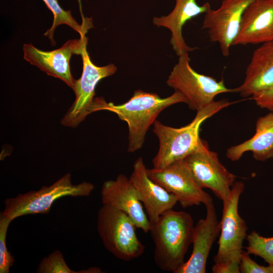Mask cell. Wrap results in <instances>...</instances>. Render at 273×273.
<instances>
[{"label": "cell", "instance_id": "obj_12", "mask_svg": "<svg viewBox=\"0 0 273 273\" xmlns=\"http://www.w3.org/2000/svg\"><path fill=\"white\" fill-rule=\"evenodd\" d=\"M254 0H222L220 7L205 13L202 28L208 30L212 42L219 43L222 54L228 57L240 31L242 16Z\"/></svg>", "mask_w": 273, "mask_h": 273}, {"label": "cell", "instance_id": "obj_19", "mask_svg": "<svg viewBox=\"0 0 273 273\" xmlns=\"http://www.w3.org/2000/svg\"><path fill=\"white\" fill-rule=\"evenodd\" d=\"M248 151L252 152L257 161L273 158V112L258 117L254 135L241 144L231 146L226 150V156L232 161H236Z\"/></svg>", "mask_w": 273, "mask_h": 273}, {"label": "cell", "instance_id": "obj_1", "mask_svg": "<svg viewBox=\"0 0 273 273\" xmlns=\"http://www.w3.org/2000/svg\"><path fill=\"white\" fill-rule=\"evenodd\" d=\"M179 103L187 104L186 97L175 91L169 97L162 98L158 94L135 90L127 102L115 105L107 102L103 97H95L90 109V114L107 110L117 114L128 125L127 151L134 153L141 149L145 141L146 134L160 113L166 108Z\"/></svg>", "mask_w": 273, "mask_h": 273}, {"label": "cell", "instance_id": "obj_4", "mask_svg": "<svg viewBox=\"0 0 273 273\" xmlns=\"http://www.w3.org/2000/svg\"><path fill=\"white\" fill-rule=\"evenodd\" d=\"M245 188L243 182L235 181L229 197L222 201L217 252L213 257V273H240L239 263L248 227L238 212L240 196Z\"/></svg>", "mask_w": 273, "mask_h": 273}, {"label": "cell", "instance_id": "obj_8", "mask_svg": "<svg viewBox=\"0 0 273 273\" xmlns=\"http://www.w3.org/2000/svg\"><path fill=\"white\" fill-rule=\"evenodd\" d=\"M184 159L200 188L210 189L221 201L229 197L237 176L221 163L206 142L201 139L196 149Z\"/></svg>", "mask_w": 273, "mask_h": 273}, {"label": "cell", "instance_id": "obj_18", "mask_svg": "<svg viewBox=\"0 0 273 273\" xmlns=\"http://www.w3.org/2000/svg\"><path fill=\"white\" fill-rule=\"evenodd\" d=\"M273 86V40L256 49L246 70L243 82L234 93L243 98Z\"/></svg>", "mask_w": 273, "mask_h": 273}, {"label": "cell", "instance_id": "obj_14", "mask_svg": "<svg viewBox=\"0 0 273 273\" xmlns=\"http://www.w3.org/2000/svg\"><path fill=\"white\" fill-rule=\"evenodd\" d=\"M141 157L134 162L129 178L136 188L140 199L151 224L178 202L174 195L152 180Z\"/></svg>", "mask_w": 273, "mask_h": 273}, {"label": "cell", "instance_id": "obj_23", "mask_svg": "<svg viewBox=\"0 0 273 273\" xmlns=\"http://www.w3.org/2000/svg\"><path fill=\"white\" fill-rule=\"evenodd\" d=\"M12 220L0 214V273H9L15 262L14 257L8 251L6 244L7 233Z\"/></svg>", "mask_w": 273, "mask_h": 273}, {"label": "cell", "instance_id": "obj_2", "mask_svg": "<svg viewBox=\"0 0 273 273\" xmlns=\"http://www.w3.org/2000/svg\"><path fill=\"white\" fill-rule=\"evenodd\" d=\"M194 226L190 213L173 209L164 213L151 224L154 260L159 269L176 273L185 263V256L192 244Z\"/></svg>", "mask_w": 273, "mask_h": 273}, {"label": "cell", "instance_id": "obj_24", "mask_svg": "<svg viewBox=\"0 0 273 273\" xmlns=\"http://www.w3.org/2000/svg\"><path fill=\"white\" fill-rule=\"evenodd\" d=\"M239 270L241 273H273V265H260L251 258L247 251L243 250L240 257Z\"/></svg>", "mask_w": 273, "mask_h": 273}, {"label": "cell", "instance_id": "obj_7", "mask_svg": "<svg viewBox=\"0 0 273 273\" xmlns=\"http://www.w3.org/2000/svg\"><path fill=\"white\" fill-rule=\"evenodd\" d=\"M178 57V62L169 75L166 83L186 97L190 109L198 111L214 101L217 95L234 93V88H228L222 78L218 81L194 70L190 64L188 52Z\"/></svg>", "mask_w": 273, "mask_h": 273}, {"label": "cell", "instance_id": "obj_5", "mask_svg": "<svg viewBox=\"0 0 273 273\" xmlns=\"http://www.w3.org/2000/svg\"><path fill=\"white\" fill-rule=\"evenodd\" d=\"M94 188L92 183L86 181L73 184L71 175L67 173L49 186L6 199L2 213L12 221L26 215L47 214L56 200L66 196H88Z\"/></svg>", "mask_w": 273, "mask_h": 273}, {"label": "cell", "instance_id": "obj_15", "mask_svg": "<svg viewBox=\"0 0 273 273\" xmlns=\"http://www.w3.org/2000/svg\"><path fill=\"white\" fill-rule=\"evenodd\" d=\"M206 214L194 226L193 250L189 259L176 273H205L211 248L220 234V222L213 202L205 205Z\"/></svg>", "mask_w": 273, "mask_h": 273}, {"label": "cell", "instance_id": "obj_20", "mask_svg": "<svg viewBox=\"0 0 273 273\" xmlns=\"http://www.w3.org/2000/svg\"><path fill=\"white\" fill-rule=\"evenodd\" d=\"M54 16L51 27L47 30L44 35L48 36L52 44H55L54 33L56 27L65 24L78 32L80 37L85 36L88 30L93 27L92 18H84L81 24H79L73 18L70 10L66 11L60 6L58 0H42Z\"/></svg>", "mask_w": 273, "mask_h": 273}, {"label": "cell", "instance_id": "obj_13", "mask_svg": "<svg viewBox=\"0 0 273 273\" xmlns=\"http://www.w3.org/2000/svg\"><path fill=\"white\" fill-rule=\"evenodd\" d=\"M101 194L103 204L125 212L137 228L146 233L150 232L151 224L143 208L139 193L129 177L120 174L116 179L105 181Z\"/></svg>", "mask_w": 273, "mask_h": 273}, {"label": "cell", "instance_id": "obj_3", "mask_svg": "<svg viewBox=\"0 0 273 273\" xmlns=\"http://www.w3.org/2000/svg\"><path fill=\"white\" fill-rule=\"evenodd\" d=\"M232 103L226 99L214 100L197 111L194 119L180 128L167 126L156 120L153 131L158 139L159 149L152 160L153 168H164L192 153L201 140L199 131L202 123Z\"/></svg>", "mask_w": 273, "mask_h": 273}, {"label": "cell", "instance_id": "obj_6", "mask_svg": "<svg viewBox=\"0 0 273 273\" xmlns=\"http://www.w3.org/2000/svg\"><path fill=\"white\" fill-rule=\"evenodd\" d=\"M137 228L125 212L103 204L97 218V231L106 250L117 258L129 261L141 256L145 246L137 237Z\"/></svg>", "mask_w": 273, "mask_h": 273}, {"label": "cell", "instance_id": "obj_9", "mask_svg": "<svg viewBox=\"0 0 273 273\" xmlns=\"http://www.w3.org/2000/svg\"><path fill=\"white\" fill-rule=\"evenodd\" d=\"M147 172L152 180L174 195L184 208L213 202L211 196L197 184L184 159L164 168L147 169Z\"/></svg>", "mask_w": 273, "mask_h": 273}, {"label": "cell", "instance_id": "obj_16", "mask_svg": "<svg viewBox=\"0 0 273 273\" xmlns=\"http://www.w3.org/2000/svg\"><path fill=\"white\" fill-rule=\"evenodd\" d=\"M273 40V0H254L242 16L233 46L263 43Z\"/></svg>", "mask_w": 273, "mask_h": 273}, {"label": "cell", "instance_id": "obj_10", "mask_svg": "<svg viewBox=\"0 0 273 273\" xmlns=\"http://www.w3.org/2000/svg\"><path fill=\"white\" fill-rule=\"evenodd\" d=\"M82 72L76 80L73 90L75 99L61 120V124L72 128L77 127L90 114L89 111L96 95L95 89L102 79L114 74L117 67L113 64L98 66L91 61L85 47L80 55Z\"/></svg>", "mask_w": 273, "mask_h": 273}, {"label": "cell", "instance_id": "obj_11", "mask_svg": "<svg viewBox=\"0 0 273 273\" xmlns=\"http://www.w3.org/2000/svg\"><path fill=\"white\" fill-rule=\"evenodd\" d=\"M87 38L69 39L59 49L44 51L31 43L23 46V57L30 64L39 68L48 75L58 78L73 89L76 80L73 77L69 62L73 55H81L87 47Z\"/></svg>", "mask_w": 273, "mask_h": 273}, {"label": "cell", "instance_id": "obj_17", "mask_svg": "<svg viewBox=\"0 0 273 273\" xmlns=\"http://www.w3.org/2000/svg\"><path fill=\"white\" fill-rule=\"evenodd\" d=\"M172 11L167 15L154 17L153 23L157 27H163L171 32L170 43L175 54L179 56L184 52L194 51L197 48L188 46L183 36L184 25L192 18L206 13L211 9L208 2L198 5L196 0H175Z\"/></svg>", "mask_w": 273, "mask_h": 273}, {"label": "cell", "instance_id": "obj_22", "mask_svg": "<svg viewBox=\"0 0 273 273\" xmlns=\"http://www.w3.org/2000/svg\"><path fill=\"white\" fill-rule=\"evenodd\" d=\"M37 273H84V270L76 271L67 264L60 250H56L43 258L36 269Z\"/></svg>", "mask_w": 273, "mask_h": 273}, {"label": "cell", "instance_id": "obj_25", "mask_svg": "<svg viewBox=\"0 0 273 273\" xmlns=\"http://www.w3.org/2000/svg\"><path fill=\"white\" fill-rule=\"evenodd\" d=\"M252 99L256 104L262 109H265L270 112H273V86L254 93L252 96Z\"/></svg>", "mask_w": 273, "mask_h": 273}, {"label": "cell", "instance_id": "obj_21", "mask_svg": "<svg viewBox=\"0 0 273 273\" xmlns=\"http://www.w3.org/2000/svg\"><path fill=\"white\" fill-rule=\"evenodd\" d=\"M246 239L248 245L245 248L250 254L259 256L268 264L273 265V237H264L253 231Z\"/></svg>", "mask_w": 273, "mask_h": 273}]
</instances>
